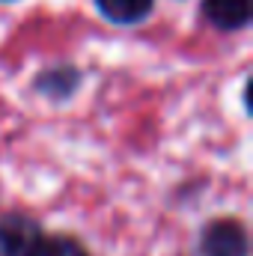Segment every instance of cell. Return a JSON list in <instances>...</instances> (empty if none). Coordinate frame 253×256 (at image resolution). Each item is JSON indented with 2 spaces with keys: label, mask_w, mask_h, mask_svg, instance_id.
I'll use <instances>...</instances> for the list:
<instances>
[{
  "label": "cell",
  "mask_w": 253,
  "mask_h": 256,
  "mask_svg": "<svg viewBox=\"0 0 253 256\" xmlns=\"http://www.w3.org/2000/svg\"><path fill=\"white\" fill-rule=\"evenodd\" d=\"M27 256H86V250L66 236H36Z\"/></svg>",
  "instance_id": "5"
},
{
  "label": "cell",
  "mask_w": 253,
  "mask_h": 256,
  "mask_svg": "<svg viewBox=\"0 0 253 256\" xmlns=\"http://www.w3.org/2000/svg\"><path fill=\"white\" fill-rule=\"evenodd\" d=\"M202 12L220 30H238L250 21V0H206Z\"/></svg>",
  "instance_id": "3"
},
{
  "label": "cell",
  "mask_w": 253,
  "mask_h": 256,
  "mask_svg": "<svg viewBox=\"0 0 253 256\" xmlns=\"http://www.w3.org/2000/svg\"><path fill=\"white\" fill-rule=\"evenodd\" d=\"M102 15L116 21V24H134L140 18L149 15L152 9V0H96Z\"/></svg>",
  "instance_id": "4"
},
{
  "label": "cell",
  "mask_w": 253,
  "mask_h": 256,
  "mask_svg": "<svg viewBox=\"0 0 253 256\" xmlns=\"http://www.w3.org/2000/svg\"><path fill=\"white\" fill-rule=\"evenodd\" d=\"M206 256H248V236L238 220H218L202 232Z\"/></svg>",
  "instance_id": "1"
},
{
  "label": "cell",
  "mask_w": 253,
  "mask_h": 256,
  "mask_svg": "<svg viewBox=\"0 0 253 256\" xmlns=\"http://www.w3.org/2000/svg\"><path fill=\"white\" fill-rule=\"evenodd\" d=\"M36 236H39V230H36L33 220L6 218L0 224V256H27Z\"/></svg>",
  "instance_id": "2"
}]
</instances>
